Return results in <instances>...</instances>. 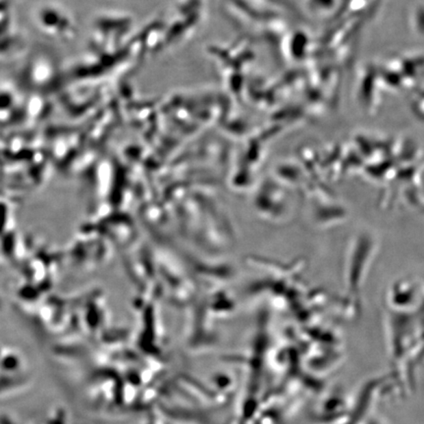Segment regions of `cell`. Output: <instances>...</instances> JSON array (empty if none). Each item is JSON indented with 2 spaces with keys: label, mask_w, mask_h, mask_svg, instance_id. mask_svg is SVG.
<instances>
[{
  "label": "cell",
  "mask_w": 424,
  "mask_h": 424,
  "mask_svg": "<svg viewBox=\"0 0 424 424\" xmlns=\"http://www.w3.org/2000/svg\"><path fill=\"white\" fill-rule=\"evenodd\" d=\"M34 20L42 33L62 42L72 40L76 35V26L69 11L61 4L44 2L34 11Z\"/></svg>",
  "instance_id": "obj_1"
}]
</instances>
